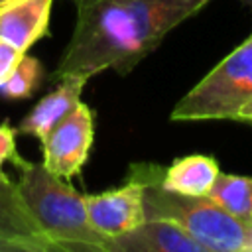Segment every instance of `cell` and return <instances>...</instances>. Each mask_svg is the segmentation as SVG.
Segmentation results:
<instances>
[{
    "mask_svg": "<svg viewBox=\"0 0 252 252\" xmlns=\"http://www.w3.org/2000/svg\"><path fill=\"white\" fill-rule=\"evenodd\" d=\"M213 0H75L77 18L53 81L130 73L163 37Z\"/></svg>",
    "mask_w": 252,
    "mask_h": 252,
    "instance_id": "cell-1",
    "label": "cell"
},
{
    "mask_svg": "<svg viewBox=\"0 0 252 252\" xmlns=\"http://www.w3.org/2000/svg\"><path fill=\"white\" fill-rule=\"evenodd\" d=\"M14 167H18L16 187L26 209L59 250L108 252L110 238L91 222L85 195L51 173L41 161H28L18 156Z\"/></svg>",
    "mask_w": 252,
    "mask_h": 252,
    "instance_id": "cell-2",
    "label": "cell"
},
{
    "mask_svg": "<svg viewBox=\"0 0 252 252\" xmlns=\"http://www.w3.org/2000/svg\"><path fill=\"white\" fill-rule=\"evenodd\" d=\"M144 181L146 219H165L187 230L205 252H252V220L220 209L209 197H187L161 187V165L140 161L128 167Z\"/></svg>",
    "mask_w": 252,
    "mask_h": 252,
    "instance_id": "cell-3",
    "label": "cell"
},
{
    "mask_svg": "<svg viewBox=\"0 0 252 252\" xmlns=\"http://www.w3.org/2000/svg\"><path fill=\"white\" fill-rule=\"evenodd\" d=\"M252 98V33L220 59L173 106L175 122L234 120Z\"/></svg>",
    "mask_w": 252,
    "mask_h": 252,
    "instance_id": "cell-4",
    "label": "cell"
},
{
    "mask_svg": "<svg viewBox=\"0 0 252 252\" xmlns=\"http://www.w3.org/2000/svg\"><path fill=\"white\" fill-rule=\"evenodd\" d=\"M94 140V116L83 100L41 142V163L57 177L69 181L81 173Z\"/></svg>",
    "mask_w": 252,
    "mask_h": 252,
    "instance_id": "cell-5",
    "label": "cell"
},
{
    "mask_svg": "<svg viewBox=\"0 0 252 252\" xmlns=\"http://www.w3.org/2000/svg\"><path fill=\"white\" fill-rule=\"evenodd\" d=\"M91 222L108 238L128 232L146 220L144 181L128 169V177L120 187L85 195Z\"/></svg>",
    "mask_w": 252,
    "mask_h": 252,
    "instance_id": "cell-6",
    "label": "cell"
},
{
    "mask_svg": "<svg viewBox=\"0 0 252 252\" xmlns=\"http://www.w3.org/2000/svg\"><path fill=\"white\" fill-rule=\"evenodd\" d=\"M108 252H205V248L179 224L146 219L136 228L112 236Z\"/></svg>",
    "mask_w": 252,
    "mask_h": 252,
    "instance_id": "cell-7",
    "label": "cell"
},
{
    "mask_svg": "<svg viewBox=\"0 0 252 252\" xmlns=\"http://www.w3.org/2000/svg\"><path fill=\"white\" fill-rule=\"evenodd\" d=\"M0 236L14 240L26 252H51L59 250L33 220L26 209L20 191L10 177H0Z\"/></svg>",
    "mask_w": 252,
    "mask_h": 252,
    "instance_id": "cell-8",
    "label": "cell"
},
{
    "mask_svg": "<svg viewBox=\"0 0 252 252\" xmlns=\"http://www.w3.org/2000/svg\"><path fill=\"white\" fill-rule=\"evenodd\" d=\"M89 79L85 77H63L57 81V87L47 93L20 122L18 134L33 136L39 144L47 138V134L77 106L81 100V93Z\"/></svg>",
    "mask_w": 252,
    "mask_h": 252,
    "instance_id": "cell-9",
    "label": "cell"
},
{
    "mask_svg": "<svg viewBox=\"0 0 252 252\" xmlns=\"http://www.w3.org/2000/svg\"><path fill=\"white\" fill-rule=\"evenodd\" d=\"M53 0H16L0 12V37L26 53L49 32Z\"/></svg>",
    "mask_w": 252,
    "mask_h": 252,
    "instance_id": "cell-10",
    "label": "cell"
},
{
    "mask_svg": "<svg viewBox=\"0 0 252 252\" xmlns=\"http://www.w3.org/2000/svg\"><path fill=\"white\" fill-rule=\"evenodd\" d=\"M220 173L219 161L213 156L189 154L177 158L171 165L163 167L161 187L187 197H207L213 183Z\"/></svg>",
    "mask_w": 252,
    "mask_h": 252,
    "instance_id": "cell-11",
    "label": "cell"
},
{
    "mask_svg": "<svg viewBox=\"0 0 252 252\" xmlns=\"http://www.w3.org/2000/svg\"><path fill=\"white\" fill-rule=\"evenodd\" d=\"M207 197L232 217L252 220V177L220 171Z\"/></svg>",
    "mask_w": 252,
    "mask_h": 252,
    "instance_id": "cell-12",
    "label": "cell"
},
{
    "mask_svg": "<svg viewBox=\"0 0 252 252\" xmlns=\"http://www.w3.org/2000/svg\"><path fill=\"white\" fill-rule=\"evenodd\" d=\"M43 81V69L37 57L24 53L6 81L0 85V98L4 100H26L30 98Z\"/></svg>",
    "mask_w": 252,
    "mask_h": 252,
    "instance_id": "cell-13",
    "label": "cell"
},
{
    "mask_svg": "<svg viewBox=\"0 0 252 252\" xmlns=\"http://www.w3.org/2000/svg\"><path fill=\"white\" fill-rule=\"evenodd\" d=\"M16 134H18V128L10 126L8 120L0 122V177H6L4 163L6 161L14 163L16 158L20 156L18 148H16Z\"/></svg>",
    "mask_w": 252,
    "mask_h": 252,
    "instance_id": "cell-14",
    "label": "cell"
},
{
    "mask_svg": "<svg viewBox=\"0 0 252 252\" xmlns=\"http://www.w3.org/2000/svg\"><path fill=\"white\" fill-rule=\"evenodd\" d=\"M22 55L24 53L20 49H16L12 43H8L6 39L0 37V85L6 81V77L18 65V61H20Z\"/></svg>",
    "mask_w": 252,
    "mask_h": 252,
    "instance_id": "cell-15",
    "label": "cell"
},
{
    "mask_svg": "<svg viewBox=\"0 0 252 252\" xmlns=\"http://www.w3.org/2000/svg\"><path fill=\"white\" fill-rule=\"evenodd\" d=\"M236 122H246V124H252V98L248 100V102H244V106L238 110V114H236V118H234Z\"/></svg>",
    "mask_w": 252,
    "mask_h": 252,
    "instance_id": "cell-16",
    "label": "cell"
},
{
    "mask_svg": "<svg viewBox=\"0 0 252 252\" xmlns=\"http://www.w3.org/2000/svg\"><path fill=\"white\" fill-rule=\"evenodd\" d=\"M0 252H26V248L14 240H8L4 236H0Z\"/></svg>",
    "mask_w": 252,
    "mask_h": 252,
    "instance_id": "cell-17",
    "label": "cell"
},
{
    "mask_svg": "<svg viewBox=\"0 0 252 252\" xmlns=\"http://www.w3.org/2000/svg\"><path fill=\"white\" fill-rule=\"evenodd\" d=\"M12 2H16V0H0V12H2V10H6Z\"/></svg>",
    "mask_w": 252,
    "mask_h": 252,
    "instance_id": "cell-18",
    "label": "cell"
},
{
    "mask_svg": "<svg viewBox=\"0 0 252 252\" xmlns=\"http://www.w3.org/2000/svg\"><path fill=\"white\" fill-rule=\"evenodd\" d=\"M240 2H242L246 8H250V12H252V0H240Z\"/></svg>",
    "mask_w": 252,
    "mask_h": 252,
    "instance_id": "cell-19",
    "label": "cell"
}]
</instances>
